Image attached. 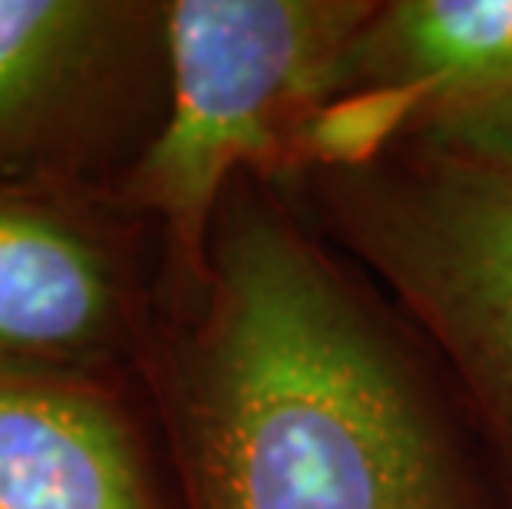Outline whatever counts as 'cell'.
I'll list each match as a JSON object with an SVG mask.
<instances>
[{"label": "cell", "mask_w": 512, "mask_h": 509, "mask_svg": "<svg viewBox=\"0 0 512 509\" xmlns=\"http://www.w3.org/2000/svg\"><path fill=\"white\" fill-rule=\"evenodd\" d=\"M407 86L403 139L512 172V0L377 4L347 63V90Z\"/></svg>", "instance_id": "cell-4"}, {"label": "cell", "mask_w": 512, "mask_h": 509, "mask_svg": "<svg viewBox=\"0 0 512 509\" xmlns=\"http://www.w3.org/2000/svg\"><path fill=\"white\" fill-rule=\"evenodd\" d=\"M331 222L427 331L512 473V172L423 153L331 172Z\"/></svg>", "instance_id": "cell-3"}, {"label": "cell", "mask_w": 512, "mask_h": 509, "mask_svg": "<svg viewBox=\"0 0 512 509\" xmlns=\"http://www.w3.org/2000/svg\"><path fill=\"white\" fill-rule=\"evenodd\" d=\"M129 275L76 205L0 182V364L80 374L129 338Z\"/></svg>", "instance_id": "cell-5"}, {"label": "cell", "mask_w": 512, "mask_h": 509, "mask_svg": "<svg viewBox=\"0 0 512 509\" xmlns=\"http://www.w3.org/2000/svg\"><path fill=\"white\" fill-rule=\"evenodd\" d=\"M185 351L192 509H466L453 443L380 318L268 199H232Z\"/></svg>", "instance_id": "cell-1"}, {"label": "cell", "mask_w": 512, "mask_h": 509, "mask_svg": "<svg viewBox=\"0 0 512 509\" xmlns=\"http://www.w3.org/2000/svg\"><path fill=\"white\" fill-rule=\"evenodd\" d=\"M0 509H159L110 394L83 374L0 364Z\"/></svg>", "instance_id": "cell-6"}, {"label": "cell", "mask_w": 512, "mask_h": 509, "mask_svg": "<svg viewBox=\"0 0 512 509\" xmlns=\"http://www.w3.org/2000/svg\"><path fill=\"white\" fill-rule=\"evenodd\" d=\"M364 0H179L166 10L169 110L129 176L202 281L222 199L248 172L308 169V136L347 93Z\"/></svg>", "instance_id": "cell-2"}, {"label": "cell", "mask_w": 512, "mask_h": 509, "mask_svg": "<svg viewBox=\"0 0 512 509\" xmlns=\"http://www.w3.org/2000/svg\"><path fill=\"white\" fill-rule=\"evenodd\" d=\"M139 10L96 0H0V182L57 156L126 60Z\"/></svg>", "instance_id": "cell-7"}]
</instances>
